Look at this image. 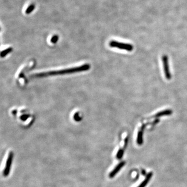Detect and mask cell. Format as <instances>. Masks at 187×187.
I'll return each mask as SVG.
<instances>
[{
    "instance_id": "6da1fadb",
    "label": "cell",
    "mask_w": 187,
    "mask_h": 187,
    "mask_svg": "<svg viewBox=\"0 0 187 187\" xmlns=\"http://www.w3.org/2000/svg\"><path fill=\"white\" fill-rule=\"evenodd\" d=\"M91 66L89 64H83L80 66H76L72 68H65L60 70H51L46 72H39L32 74L33 78H43L49 76H54L62 74H71L74 73L83 72L89 70Z\"/></svg>"
},
{
    "instance_id": "7a4b0ae2",
    "label": "cell",
    "mask_w": 187,
    "mask_h": 187,
    "mask_svg": "<svg viewBox=\"0 0 187 187\" xmlns=\"http://www.w3.org/2000/svg\"><path fill=\"white\" fill-rule=\"evenodd\" d=\"M109 45L111 47H115L119 49H124L128 51H132L133 46L130 44L123 43L115 41H111L109 43Z\"/></svg>"
},
{
    "instance_id": "3957f363",
    "label": "cell",
    "mask_w": 187,
    "mask_h": 187,
    "mask_svg": "<svg viewBox=\"0 0 187 187\" xmlns=\"http://www.w3.org/2000/svg\"><path fill=\"white\" fill-rule=\"evenodd\" d=\"M13 158H14V153L12 152H10L8 154V158H7V159L6 161L5 167L4 172H3V175H4V177H7L10 174Z\"/></svg>"
},
{
    "instance_id": "277c9868",
    "label": "cell",
    "mask_w": 187,
    "mask_h": 187,
    "mask_svg": "<svg viewBox=\"0 0 187 187\" xmlns=\"http://www.w3.org/2000/svg\"><path fill=\"white\" fill-rule=\"evenodd\" d=\"M163 64L164 66L165 76L167 80L171 78V74L169 70V64H168V58L166 55H164L162 57Z\"/></svg>"
},
{
    "instance_id": "5b68a950",
    "label": "cell",
    "mask_w": 187,
    "mask_h": 187,
    "mask_svg": "<svg viewBox=\"0 0 187 187\" xmlns=\"http://www.w3.org/2000/svg\"><path fill=\"white\" fill-rule=\"evenodd\" d=\"M125 165V161H122L119 164L117 165V166L115 167L112 171H111V173H110V174H109V177L110 178H112L114 177L115 175H117V173L119 172L123 168V167Z\"/></svg>"
},
{
    "instance_id": "8992f818",
    "label": "cell",
    "mask_w": 187,
    "mask_h": 187,
    "mask_svg": "<svg viewBox=\"0 0 187 187\" xmlns=\"http://www.w3.org/2000/svg\"><path fill=\"white\" fill-rule=\"evenodd\" d=\"M146 125L144 124L142 126L140 131L138 132L137 138V143L139 145H142L143 144V133H144V128H145Z\"/></svg>"
},
{
    "instance_id": "52a82bcc",
    "label": "cell",
    "mask_w": 187,
    "mask_h": 187,
    "mask_svg": "<svg viewBox=\"0 0 187 187\" xmlns=\"http://www.w3.org/2000/svg\"><path fill=\"white\" fill-rule=\"evenodd\" d=\"M153 176V173L152 172H150L148 173L147 175H146V177L144 181L140 183L139 185L137 187H145L146 186L148 185V183L150 181V180L152 178Z\"/></svg>"
},
{
    "instance_id": "ba28073f",
    "label": "cell",
    "mask_w": 187,
    "mask_h": 187,
    "mask_svg": "<svg viewBox=\"0 0 187 187\" xmlns=\"http://www.w3.org/2000/svg\"><path fill=\"white\" fill-rule=\"evenodd\" d=\"M12 48L11 47H8L6 49H4L3 51H1V57H4L5 56H6L8 54L10 53L11 51H12Z\"/></svg>"
},
{
    "instance_id": "9c48e42d",
    "label": "cell",
    "mask_w": 187,
    "mask_h": 187,
    "mask_svg": "<svg viewBox=\"0 0 187 187\" xmlns=\"http://www.w3.org/2000/svg\"><path fill=\"white\" fill-rule=\"evenodd\" d=\"M124 153V149H120L119 151H117V156H116L117 159H119V160L121 159L123 156Z\"/></svg>"
},
{
    "instance_id": "30bf717a",
    "label": "cell",
    "mask_w": 187,
    "mask_h": 187,
    "mask_svg": "<svg viewBox=\"0 0 187 187\" xmlns=\"http://www.w3.org/2000/svg\"><path fill=\"white\" fill-rule=\"evenodd\" d=\"M171 114V111L170 110H165V111H162V112H160L158 113H157L155 117H161L163 115H169Z\"/></svg>"
},
{
    "instance_id": "8fae6325",
    "label": "cell",
    "mask_w": 187,
    "mask_h": 187,
    "mask_svg": "<svg viewBox=\"0 0 187 187\" xmlns=\"http://www.w3.org/2000/svg\"><path fill=\"white\" fill-rule=\"evenodd\" d=\"M34 8H35V5L34 4H31V5L28 6V8H27V10H26V14H30L33 10H34Z\"/></svg>"
},
{
    "instance_id": "7c38bea8",
    "label": "cell",
    "mask_w": 187,
    "mask_h": 187,
    "mask_svg": "<svg viewBox=\"0 0 187 187\" xmlns=\"http://www.w3.org/2000/svg\"><path fill=\"white\" fill-rule=\"evenodd\" d=\"M58 40V37L57 35H54L53 37H51V41L52 43H56L57 42Z\"/></svg>"
},
{
    "instance_id": "4fadbf2b",
    "label": "cell",
    "mask_w": 187,
    "mask_h": 187,
    "mask_svg": "<svg viewBox=\"0 0 187 187\" xmlns=\"http://www.w3.org/2000/svg\"><path fill=\"white\" fill-rule=\"evenodd\" d=\"M128 137H127L126 138L124 139V144L123 149H125L126 148V147L128 146Z\"/></svg>"
},
{
    "instance_id": "5bb4252c",
    "label": "cell",
    "mask_w": 187,
    "mask_h": 187,
    "mask_svg": "<svg viewBox=\"0 0 187 187\" xmlns=\"http://www.w3.org/2000/svg\"><path fill=\"white\" fill-rule=\"evenodd\" d=\"M142 174L144 175V176H146V175H147V173H146V171H145L144 169H142Z\"/></svg>"
}]
</instances>
